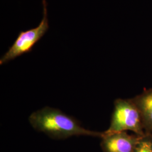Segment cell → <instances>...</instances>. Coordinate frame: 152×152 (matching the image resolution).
I'll list each match as a JSON object with an SVG mask.
<instances>
[{
    "label": "cell",
    "mask_w": 152,
    "mask_h": 152,
    "mask_svg": "<svg viewBox=\"0 0 152 152\" xmlns=\"http://www.w3.org/2000/svg\"><path fill=\"white\" fill-rule=\"evenodd\" d=\"M133 101L140 112L144 129L152 132V90L143 92Z\"/></svg>",
    "instance_id": "cell-5"
},
{
    "label": "cell",
    "mask_w": 152,
    "mask_h": 152,
    "mask_svg": "<svg viewBox=\"0 0 152 152\" xmlns=\"http://www.w3.org/2000/svg\"><path fill=\"white\" fill-rule=\"evenodd\" d=\"M29 121L33 127L54 139L86 135L102 137L103 132L89 130L79 122L58 109L46 107L31 114Z\"/></svg>",
    "instance_id": "cell-1"
},
{
    "label": "cell",
    "mask_w": 152,
    "mask_h": 152,
    "mask_svg": "<svg viewBox=\"0 0 152 152\" xmlns=\"http://www.w3.org/2000/svg\"><path fill=\"white\" fill-rule=\"evenodd\" d=\"M42 4L43 18L37 27L19 32L11 47L1 57L0 65L5 64L22 55L31 52L34 45L47 32L49 25L46 0H42Z\"/></svg>",
    "instance_id": "cell-3"
},
{
    "label": "cell",
    "mask_w": 152,
    "mask_h": 152,
    "mask_svg": "<svg viewBox=\"0 0 152 152\" xmlns=\"http://www.w3.org/2000/svg\"><path fill=\"white\" fill-rule=\"evenodd\" d=\"M140 112L130 99H118L114 102V108L110 124L105 134L131 131L136 135L145 136Z\"/></svg>",
    "instance_id": "cell-2"
},
{
    "label": "cell",
    "mask_w": 152,
    "mask_h": 152,
    "mask_svg": "<svg viewBox=\"0 0 152 152\" xmlns=\"http://www.w3.org/2000/svg\"><path fill=\"white\" fill-rule=\"evenodd\" d=\"M134 152H152V137L143 136L136 146Z\"/></svg>",
    "instance_id": "cell-6"
},
{
    "label": "cell",
    "mask_w": 152,
    "mask_h": 152,
    "mask_svg": "<svg viewBox=\"0 0 152 152\" xmlns=\"http://www.w3.org/2000/svg\"><path fill=\"white\" fill-rule=\"evenodd\" d=\"M103 134L101 142L103 152H134L138 142L143 137L129 135L126 131Z\"/></svg>",
    "instance_id": "cell-4"
}]
</instances>
